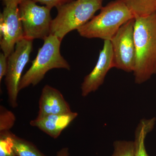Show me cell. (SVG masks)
I'll return each mask as SVG.
<instances>
[{"mask_svg": "<svg viewBox=\"0 0 156 156\" xmlns=\"http://www.w3.org/2000/svg\"><path fill=\"white\" fill-rule=\"evenodd\" d=\"M134 39L136 62L133 73L135 83L141 84L156 74V12L135 18Z\"/></svg>", "mask_w": 156, "mask_h": 156, "instance_id": "1", "label": "cell"}, {"mask_svg": "<svg viewBox=\"0 0 156 156\" xmlns=\"http://www.w3.org/2000/svg\"><path fill=\"white\" fill-rule=\"evenodd\" d=\"M100 10L99 14L78 29L81 36L111 41L122 26L135 18L122 0L112 1Z\"/></svg>", "mask_w": 156, "mask_h": 156, "instance_id": "2", "label": "cell"}, {"mask_svg": "<svg viewBox=\"0 0 156 156\" xmlns=\"http://www.w3.org/2000/svg\"><path fill=\"white\" fill-rule=\"evenodd\" d=\"M103 0H74L56 8L57 14L51 23L50 34L62 41L70 32L89 22L102 8Z\"/></svg>", "mask_w": 156, "mask_h": 156, "instance_id": "3", "label": "cell"}, {"mask_svg": "<svg viewBox=\"0 0 156 156\" xmlns=\"http://www.w3.org/2000/svg\"><path fill=\"white\" fill-rule=\"evenodd\" d=\"M44 41V44L39 49L36 57L32 62L30 67L21 78L19 91L30 85L36 86L50 70H70L69 63L60 53L61 41L52 34L45 38Z\"/></svg>", "mask_w": 156, "mask_h": 156, "instance_id": "4", "label": "cell"}, {"mask_svg": "<svg viewBox=\"0 0 156 156\" xmlns=\"http://www.w3.org/2000/svg\"><path fill=\"white\" fill-rule=\"evenodd\" d=\"M32 0H22L18 5L24 38L44 40L50 34L51 9L40 6Z\"/></svg>", "mask_w": 156, "mask_h": 156, "instance_id": "5", "label": "cell"}, {"mask_svg": "<svg viewBox=\"0 0 156 156\" xmlns=\"http://www.w3.org/2000/svg\"><path fill=\"white\" fill-rule=\"evenodd\" d=\"M33 41L24 38L21 39L16 44L14 51L8 58V69L5 76V84L9 105L13 108L18 106L19 83L23 71L28 63L33 50Z\"/></svg>", "mask_w": 156, "mask_h": 156, "instance_id": "6", "label": "cell"}, {"mask_svg": "<svg viewBox=\"0 0 156 156\" xmlns=\"http://www.w3.org/2000/svg\"><path fill=\"white\" fill-rule=\"evenodd\" d=\"M135 18L130 20L120 27L111 40L113 68L127 73L133 72L136 62L134 39Z\"/></svg>", "mask_w": 156, "mask_h": 156, "instance_id": "7", "label": "cell"}, {"mask_svg": "<svg viewBox=\"0 0 156 156\" xmlns=\"http://www.w3.org/2000/svg\"><path fill=\"white\" fill-rule=\"evenodd\" d=\"M23 38L18 6H5L0 14V47L6 57H9L16 44Z\"/></svg>", "mask_w": 156, "mask_h": 156, "instance_id": "8", "label": "cell"}, {"mask_svg": "<svg viewBox=\"0 0 156 156\" xmlns=\"http://www.w3.org/2000/svg\"><path fill=\"white\" fill-rule=\"evenodd\" d=\"M113 68V55L110 41H104L103 48L101 50L95 67L84 78L81 84V95L86 97L97 91L103 84L108 73Z\"/></svg>", "mask_w": 156, "mask_h": 156, "instance_id": "9", "label": "cell"}, {"mask_svg": "<svg viewBox=\"0 0 156 156\" xmlns=\"http://www.w3.org/2000/svg\"><path fill=\"white\" fill-rule=\"evenodd\" d=\"M39 109L37 118L49 115L69 113L72 112L61 92L48 85H45L42 89L39 99Z\"/></svg>", "mask_w": 156, "mask_h": 156, "instance_id": "10", "label": "cell"}, {"mask_svg": "<svg viewBox=\"0 0 156 156\" xmlns=\"http://www.w3.org/2000/svg\"><path fill=\"white\" fill-rule=\"evenodd\" d=\"M77 113L49 115L41 118H36L30 122V126L36 127L53 137L58 138L62 132L77 117Z\"/></svg>", "mask_w": 156, "mask_h": 156, "instance_id": "11", "label": "cell"}, {"mask_svg": "<svg viewBox=\"0 0 156 156\" xmlns=\"http://www.w3.org/2000/svg\"><path fill=\"white\" fill-rule=\"evenodd\" d=\"M156 118L142 119L137 125L134 133V156H149L145 146L146 137L152 131Z\"/></svg>", "mask_w": 156, "mask_h": 156, "instance_id": "12", "label": "cell"}, {"mask_svg": "<svg viewBox=\"0 0 156 156\" xmlns=\"http://www.w3.org/2000/svg\"><path fill=\"white\" fill-rule=\"evenodd\" d=\"M11 140L12 148L17 156H46L34 144L20 138L11 131H6Z\"/></svg>", "mask_w": 156, "mask_h": 156, "instance_id": "13", "label": "cell"}, {"mask_svg": "<svg viewBox=\"0 0 156 156\" xmlns=\"http://www.w3.org/2000/svg\"><path fill=\"white\" fill-rule=\"evenodd\" d=\"M134 18L144 17L156 12V0H122Z\"/></svg>", "mask_w": 156, "mask_h": 156, "instance_id": "14", "label": "cell"}, {"mask_svg": "<svg viewBox=\"0 0 156 156\" xmlns=\"http://www.w3.org/2000/svg\"><path fill=\"white\" fill-rule=\"evenodd\" d=\"M16 118L13 112L3 105L0 106V132L10 131L16 122Z\"/></svg>", "mask_w": 156, "mask_h": 156, "instance_id": "15", "label": "cell"}, {"mask_svg": "<svg viewBox=\"0 0 156 156\" xmlns=\"http://www.w3.org/2000/svg\"><path fill=\"white\" fill-rule=\"evenodd\" d=\"M113 146L111 156H134V141L116 140L114 142Z\"/></svg>", "mask_w": 156, "mask_h": 156, "instance_id": "16", "label": "cell"}, {"mask_svg": "<svg viewBox=\"0 0 156 156\" xmlns=\"http://www.w3.org/2000/svg\"><path fill=\"white\" fill-rule=\"evenodd\" d=\"M0 156H17L6 131L0 132Z\"/></svg>", "mask_w": 156, "mask_h": 156, "instance_id": "17", "label": "cell"}, {"mask_svg": "<svg viewBox=\"0 0 156 156\" xmlns=\"http://www.w3.org/2000/svg\"><path fill=\"white\" fill-rule=\"evenodd\" d=\"M36 3H40L42 5L52 9L53 7H57L72 2L74 0H32Z\"/></svg>", "mask_w": 156, "mask_h": 156, "instance_id": "18", "label": "cell"}, {"mask_svg": "<svg viewBox=\"0 0 156 156\" xmlns=\"http://www.w3.org/2000/svg\"><path fill=\"white\" fill-rule=\"evenodd\" d=\"M8 69V57L4 53L0 54V82L1 83L3 77L6 76Z\"/></svg>", "mask_w": 156, "mask_h": 156, "instance_id": "19", "label": "cell"}, {"mask_svg": "<svg viewBox=\"0 0 156 156\" xmlns=\"http://www.w3.org/2000/svg\"><path fill=\"white\" fill-rule=\"evenodd\" d=\"M5 6L16 7L18 6L22 0H1Z\"/></svg>", "mask_w": 156, "mask_h": 156, "instance_id": "20", "label": "cell"}, {"mask_svg": "<svg viewBox=\"0 0 156 156\" xmlns=\"http://www.w3.org/2000/svg\"><path fill=\"white\" fill-rule=\"evenodd\" d=\"M56 156H69L68 148L64 147L62 148L57 152Z\"/></svg>", "mask_w": 156, "mask_h": 156, "instance_id": "21", "label": "cell"}]
</instances>
